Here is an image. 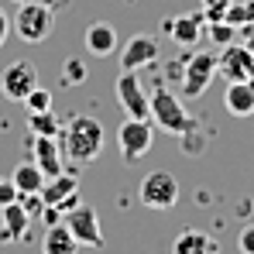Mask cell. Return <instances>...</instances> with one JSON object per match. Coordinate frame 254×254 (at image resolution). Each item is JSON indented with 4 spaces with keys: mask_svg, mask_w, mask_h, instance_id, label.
Segmentation results:
<instances>
[{
    "mask_svg": "<svg viewBox=\"0 0 254 254\" xmlns=\"http://www.w3.org/2000/svg\"><path fill=\"white\" fill-rule=\"evenodd\" d=\"M59 141H62L65 158H72L76 165H89V162L100 158V151H103V144H107V130H103V124H100L96 117L72 114L69 124L62 127Z\"/></svg>",
    "mask_w": 254,
    "mask_h": 254,
    "instance_id": "1",
    "label": "cell"
},
{
    "mask_svg": "<svg viewBox=\"0 0 254 254\" xmlns=\"http://www.w3.org/2000/svg\"><path fill=\"white\" fill-rule=\"evenodd\" d=\"M148 103H151V121L162 127V130H169V134H189V130H196L199 121L179 103V96L172 93L169 86H151L148 89Z\"/></svg>",
    "mask_w": 254,
    "mask_h": 254,
    "instance_id": "2",
    "label": "cell"
},
{
    "mask_svg": "<svg viewBox=\"0 0 254 254\" xmlns=\"http://www.w3.org/2000/svg\"><path fill=\"white\" fill-rule=\"evenodd\" d=\"M52 24H55V14L48 3H38V0H28L17 7V17H14V31L21 42H45L52 35Z\"/></svg>",
    "mask_w": 254,
    "mask_h": 254,
    "instance_id": "3",
    "label": "cell"
},
{
    "mask_svg": "<svg viewBox=\"0 0 254 254\" xmlns=\"http://www.w3.org/2000/svg\"><path fill=\"white\" fill-rule=\"evenodd\" d=\"M137 199L148 210H172L179 203V182H175V175L172 172H148L141 179Z\"/></svg>",
    "mask_w": 254,
    "mask_h": 254,
    "instance_id": "4",
    "label": "cell"
},
{
    "mask_svg": "<svg viewBox=\"0 0 254 254\" xmlns=\"http://www.w3.org/2000/svg\"><path fill=\"white\" fill-rule=\"evenodd\" d=\"M155 144V130L151 121H137V117H127L121 130H117V148H121V158L124 162H141Z\"/></svg>",
    "mask_w": 254,
    "mask_h": 254,
    "instance_id": "5",
    "label": "cell"
},
{
    "mask_svg": "<svg viewBox=\"0 0 254 254\" xmlns=\"http://www.w3.org/2000/svg\"><path fill=\"white\" fill-rule=\"evenodd\" d=\"M216 72L227 83H241V79H254V52L248 45H223L216 55Z\"/></svg>",
    "mask_w": 254,
    "mask_h": 254,
    "instance_id": "6",
    "label": "cell"
},
{
    "mask_svg": "<svg viewBox=\"0 0 254 254\" xmlns=\"http://www.w3.org/2000/svg\"><path fill=\"white\" fill-rule=\"evenodd\" d=\"M213 76H216V55L213 52L189 55L186 65H182V93L186 96H203L206 86L213 83Z\"/></svg>",
    "mask_w": 254,
    "mask_h": 254,
    "instance_id": "7",
    "label": "cell"
},
{
    "mask_svg": "<svg viewBox=\"0 0 254 254\" xmlns=\"http://www.w3.org/2000/svg\"><path fill=\"white\" fill-rule=\"evenodd\" d=\"M62 223L72 230V237L79 241V248H103V230H100V216L93 206H72L69 213H62Z\"/></svg>",
    "mask_w": 254,
    "mask_h": 254,
    "instance_id": "8",
    "label": "cell"
},
{
    "mask_svg": "<svg viewBox=\"0 0 254 254\" xmlns=\"http://www.w3.org/2000/svg\"><path fill=\"white\" fill-rule=\"evenodd\" d=\"M35 86H38V69H35L31 62H24V59L10 62V65L0 72V93H3L7 100H14V103H24V96H28Z\"/></svg>",
    "mask_w": 254,
    "mask_h": 254,
    "instance_id": "9",
    "label": "cell"
},
{
    "mask_svg": "<svg viewBox=\"0 0 254 254\" xmlns=\"http://www.w3.org/2000/svg\"><path fill=\"white\" fill-rule=\"evenodd\" d=\"M117 100L127 110V117H137V121H151V103H148V89L141 86L134 69H124L121 79H117Z\"/></svg>",
    "mask_w": 254,
    "mask_h": 254,
    "instance_id": "10",
    "label": "cell"
},
{
    "mask_svg": "<svg viewBox=\"0 0 254 254\" xmlns=\"http://www.w3.org/2000/svg\"><path fill=\"white\" fill-rule=\"evenodd\" d=\"M31 162L45 172V179L65 172V151H62V141H59V137H48V134H31Z\"/></svg>",
    "mask_w": 254,
    "mask_h": 254,
    "instance_id": "11",
    "label": "cell"
},
{
    "mask_svg": "<svg viewBox=\"0 0 254 254\" xmlns=\"http://www.w3.org/2000/svg\"><path fill=\"white\" fill-rule=\"evenodd\" d=\"M162 31L169 35L175 45H182V48H192V45L199 42L203 35H206V21H203V10H192V14H182V17H169L165 24H162Z\"/></svg>",
    "mask_w": 254,
    "mask_h": 254,
    "instance_id": "12",
    "label": "cell"
},
{
    "mask_svg": "<svg viewBox=\"0 0 254 254\" xmlns=\"http://www.w3.org/2000/svg\"><path fill=\"white\" fill-rule=\"evenodd\" d=\"M158 42L151 38V35H134L130 42H127L124 55H121V65L124 69H144V65H151V62H158Z\"/></svg>",
    "mask_w": 254,
    "mask_h": 254,
    "instance_id": "13",
    "label": "cell"
},
{
    "mask_svg": "<svg viewBox=\"0 0 254 254\" xmlns=\"http://www.w3.org/2000/svg\"><path fill=\"white\" fill-rule=\"evenodd\" d=\"M0 220H3V227H0V241L17 244V241H24V237H28L31 213L24 210L17 199H14V203H7V206H0Z\"/></svg>",
    "mask_w": 254,
    "mask_h": 254,
    "instance_id": "14",
    "label": "cell"
},
{
    "mask_svg": "<svg viewBox=\"0 0 254 254\" xmlns=\"http://www.w3.org/2000/svg\"><path fill=\"white\" fill-rule=\"evenodd\" d=\"M86 42V52L89 55H96V59H107V55H114L117 52V28L114 24H107V21H96V24H89L83 35Z\"/></svg>",
    "mask_w": 254,
    "mask_h": 254,
    "instance_id": "15",
    "label": "cell"
},
{
    "mask_svg": "<svg viewBox=\"0 0 254 254\" xmlns=\"http://www.w3.org/2000/svg\"><path fill=\"white\" fill-rule=\"evenodd\" d=\"M223 107H227V114H230V117H251V114H254V79L227 83Z\"/></svg>",
    "mask_w": 254,
    "mask_h": 254,
    "instance_id": "16",
    "label": "cell"
},
{
    "mask_svg": "<svg viewBox=\"0 0 254 254\" xmlns=\"http://www.w3.org/2000/svg\"><path fill=\"white\" fill-rule=\"evenodd\" d=\"M76 189H79V175L65 169V172H59V175H48L45 186L38 189V196H42L45 206H59V203H62L69 192H76Z\"/></svg>",
    "mask_w": 254,
    "mask_h": 254,
    "instance_id": "17",
    "label": "cell"
},
{
    "mask_svg": "<svg viewBox=\"0 0 254 254\" xmlns=\"http://www.w3.org/2000/svg\"><path fill=\"white\" fill-rule=\"evenodd\" d=\"M172 251L175 254H216V241L210 234L196 230V227H186L175 241H172Z\"/></svg>",
    "mask_w": 254,
    "mask_h": 254,
    "instance_id": "18",
    "label": "cell"
},
{
    "mask_svg": "<svg viewBox=\"0 0 254 254\" xmlns=\"http://www.w3.org/2000/svg\"><path fill=\"white\" fill-rule=\"evenodd\" d=\"M42 251L45 254H72V251H79V241L59 220V223H48V230H45V237H42Z\"/></svg>",
    "mask_w": 254,
    "mask_h": 254,
    "instance_id": "19",
    "label": "cell"
},
{
    "mask_svg": "<svg viewBox=\"0 0 254 254\" xmlns=\"http://www.w3.org/2000/svg\"><path fill=\"white\" fill-rule=\"evenodd\" d=\"M10 182H14L17 192H38L45 186V172L38 169L35 162H21L17 169L10 172Z\"/></svg>",
    "mask_w": 254,
    "mask_h": 254,
    "instance_id": "20",
    "label": "cell"
},
{
    "mask_svg": "<svg viewBox=\"0 0 254 254\" xmlns=\"http://www.w3.org/2000/svg\"><path fill=\"white\" fill-rule=\"evenodd\" d=\"M28 130L31 134H48V137H59L62 124L52 110H28Z\"/></svg>",
    "mask_w": 254,
    "mask_h": 254,
    "instance_id": "21",
    "label": "cell"
},
{
    "mask_svg": "<svg viewBox=\"0 0 254 254\" xmlns=\"http://www.w3.org/2000/svg\"><path fill=\"white\" fill-rule=\"evenodd\" d=\"M227 24H234L237 31L251 28V24H254V0H241V3H230V7H227Z\"/></svg>",
    "mask_w": 254,
    "mask_h": 254,
    "instance_id": "22",
    "label": "cell"
},
{
    "mask_svg": "<svg viewBox=\"0 0 254 254\" xmlns=\"http://www.w3.org/2000/svg\"><path fill=\"white\" fill-rule=\"evenodd\" d=\"M86 76H89V69H86V62L83 59H65L62 62V86H79V83H86Z\"/></svg>",
    "mask_w": 254,
    "mask_h": 254,
    "instance_id": "23",
    "label": "cell"
},
{
    "mask_svg": "<svg viewBox=\"0 0 254 254\" xmlns=\"http://www.w3.org/2000/svg\"><path fill=\"white\" fill-rule=\"evenodd\" d=\"M206 38H210L213 45H230L234 38H237V28L234 24H227V21H213V24H206Z\"/></svg>",
    "mask_w": 254,
    "mask_h": 254,
    "instance_id": "24",
    "label": "cell"
},
{
    "mask_svg": "<svg viewBox=\"0 0 254 254\" xmlns=\"http://www.w3.org/2000/svg\"><path fill=\"white\" fill-rule=\"evenodd\" d=\"M24 107H28V110H52V89L35 86V89L24 96Z\"/></svg>",
    "mask_w": 254,
    "mask_h": 254,
    "instance_id": "25",
    "label": "cell"
},
{
    "mask_svg": "<svg viewBox=\"0 0 254 254\" xmlns=\"http://www.w3.org/2000/svg\"><path fill=\"white\" fill-rule=\"evenodd\" d=\"M17 203L31 213V216H42V210H45V203H42V196H38V192H17Z\"/></svg>",
    "mask_w": 254,
    "mask_h": 254,
    "instance_id": "26",
    "label": "cell"
},
{
    "mask_svg": "<svg viewBox=\"0 0 254 254\" xmlns=\"http://www.w3.org/2000/svg\"><path fill=\"white\" fill-rule=\"evenodd\" d=\"M237 248L244 254H254V223H248L244 230H241V237H237Z\"/></svg>",
    "mask_w": 254,
    "mask_h": 254,
    "instance_id": "27",
    "label": "cell"
},
{
    "mask_svg": "<svg viewBox=\"0 0 254 254\" xmlns=\"http://www.w3.org/2000/svg\"><path fill=\"white\" fill-rule=\"evenodd\" d=\"M14 199H17V189H14V182L0 175V206H7V203H14Z\"/></svg>",
    "mask_w": 254,
    "mask_h": 254,
    "instance_id": "28",
    "label": "cell"
},
{
    "mask_svg": "<svg viewBox=\"0 0 254 254\" xmlns=\"http://www.w3.org/2000/svg\"><path fill=\"white\" fill-rule=\"evenodd\" d=\"M7 35H10V21H7V14L0 10V48L7 45Z\"/></svg>",
    "mask_w": 254,
    "mask_h": 254,
    "instance_id": "29",
    "label": "cell"
},
{
    "mask_svg": "<svg viewBox=\"0 0 254 254\" xmlns=\"http://www.w3.org/2000/svg\"><path fill=\"white\" fill-rule=\"evenodd\" d=\"M199 3H203V7H230L234 0H199Z\"/></svg>",
    "mask_w": 254,
    "mask_h": 254,
    "instance_id": "30",
    "label": "cell"
},
{
    "mask_svg": "<svg viewBox=\"0 0 254 254\" xmlns=\"http://www.w3.org/2000/svg\"><path fill=\"white\" fill-rule=\"evenodd\" d=\"M244 45L254 52V24H251V28H244Z\"/></svg>",
    "mask_w": 254,
    "mask_h": 254,
    "instance_id": "31",
    "label": "cell"
},
{
    "mask_svg": "<svg viewBox=\"0 0 254 254\" xmlns=\"http://www.w3.org/2000/svg\"><path fill=\"white\" fill-rule=\"evenodd\" d=\"M14 3H28V0H14Z\"/></svg>",
    "mask_w": 254,
    "mask_h": 254,
    "instance_id": "32",
    "label": "cell"
}]
</instances>
